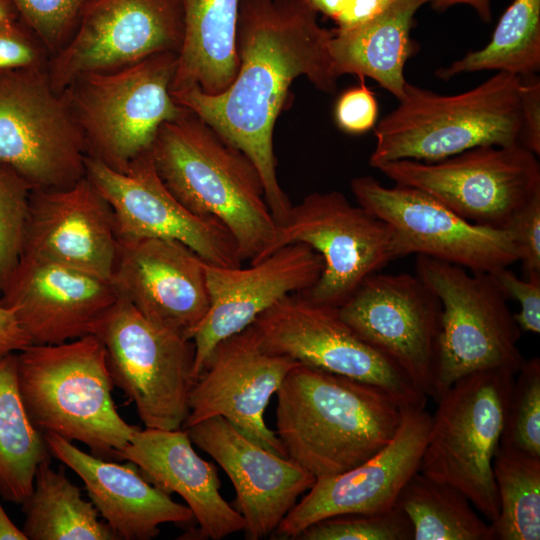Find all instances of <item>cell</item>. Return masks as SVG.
Wrapping results in <instances>:
<instances>
[{"mask_svg":"<svg viewBox=\"0 0 540 540\" xmlns=\"http://www.w3.org/2000/svg\"><path fill=\"white\" fill-rule=\"evenodd\" d=\"M307 0H239L238 72L222 94L191 88L171 92L228 142L245 153L261 176L277 226L292 204L278 181L273 150L276 121L293 81L304 76L318 90L337 91L329 50L332 30L322 27Z\"/></svg>","mask_w":540,"mask_h":540,"instance_id":"cell-1","label":"cell"},{"mask_svg":"<svg viewBox=\"0 0 540 540\" xmlns=\"http://www.w3.org/2000/svg\"><path fill=\"white\" fill-rule=\"evenodd\" d=\"M359 85L344 91L335 104L334 118L337 126L349 134H363L377 123L379 106L372 90L360 78Z\"/></svg>","mask_w":540,"mask_h":540,"instance_id":"cell-40","label":"cell"},{"mask_svg":"<svg viewBox=\"0 0 540 540\" xmlns=\"http://www.w3.org/2000/svg\"><path fill=\"white\" fill-rule=\"evenodd\" d=\"M298 540H413V528L405 512L395 505L379 513H353L319 520Z\"/></svg>","mask_w":540,"mask_h":540,"instance_id":"cell-35","label":"cell"},{"mask_svg":"<svg viewBox=\"0 0 540 540\" xmlns=\"http://www.w3.org/2000/svg\"><path fill=\"white\" fill-rule=\"evenodd\" d=\"M500 444L540 457V359H525L514 377Z\"/></svg>","mask_w":540,"mask_h":540,"instance_id":"cell-34","label":"cell"},{"mask_svg":"<svg viewBox=\"0 0 540 540\" xmlns=\"http://www.w3.org/2000/svg\"><path fill=\"white\" fill-rule=\"evenodd\" d=\"M183 32V0H88L72 36L49 59L51 85L61 93L81 74L178 53Z\"/></svg>","mask_w":540,"mask_h":540,"instance_id":"cell-16","label":"cell"},{"mask_svg":"<svg viewBox=\"0 0 540 540\" xmlns=\"http://www.w3.org/2000/svg\"><path fill=\"white\" fill-rule=\"evenodd\" d=\"M519 88L520 77L504 72L455 95L408 82L398 105L375 127L369 165L434 162L479 146L519 144Z\"/></svg>","mask_w":540,"mask_h":540,"instance_id":"cell-5","label":"cell"},{"mask_svg":"<svg viewBox=\"0 0 540 540\" xmlns=\"http://www.w3.org/2000/svg\"><path fill=\"white\" fill-rule=\"evenodd\" d=\"M110 281L145 318L187 339L209 309L205 261L176 240H118Z\"/></svg>","mask_w":540,"mask_h":540,"instance_id":"cell-20","label":"cell"},{"mask_svg":"<svg viewBox=\"0 0 540 540\" xmlns=\"http://www.w3.org/2000/svg\"><path fill=\"white\" fill-rule=\"evenodd\" d=\"M428 0H394L370 21L351 29H332L329 42L335 75L370 78L400 100L407 81L404 67L416 53L411 38L418 9Z\"/></svg>","mask_w":540,"mask_h":540,"instance_id":"cell-27","label":"cell"},{"mask_svg":"<svg viewBox=\"0 0 540 540\" xmlns=\"http://www.w3.org/2000/svg\"><path fill=\"white\" fill-rule=\"evenodd\" d=\"M512 234L524 277L540 275V193L511 219L506 227Z\"/></svg>","mask_w":540,"mask_h":540,"instance_id":"cell-39","label":"cell"},{"mask_svg":"<svg viewBox=\"0 0 540 540\" xmlns=\"http://www.w3.org/2000/svg\"><path fill=\"white\" fill-rule=\"evenodd\" d=\"M410 519L413 540H494L491 523L457 488L417 471L396 501Z\"/></svg>","mask_w":540,"mask_h":540,"instance_id":"cell-31","label":"cell"},{"mask_svg":"<svg viewBox=\"0 0 540 540\" xmlns=\"http://www.w3.org/2000/svg\"><path fill=\"white\" fill-rule=\"evenodd\" d=\"M83 137L47 68L0 72V166L32 189L70 186L86 175Z\"/></svg>","mask_w":540,"mask_h":540,"instance_id":"cell-11","label":"cell"},{"mask_svg":"<svg viewBox=\"0 0 540 540\" xmlns=\"http://www.w3.org/2000/svg\"><path fill=\"white\" fill-rule=\"evenodd\" d=\"M135 463L154 486L186 502L199 524V534L221 540L244 530V519L220 494L217 468L194 450L185 429H138L120 453Z\"/></svg>","mask_w":540,"mask_h":540,"instance_id":"cell-26","label":"cell"},{"mask_svg":"<svg viewBox=\"0 0 540 540\" xmlns=\"http://www.w3.org/2000/svg\"><path fill=\"white\" fill-rule=\"evenodd\" d=\"M177 53L153 54L109 71L79 75L61 92L83 137L87 157L124 173L149 153L160 126L190 110L170 87Z\"/></svg>","mask_w":540,"mask_h":540,"instance_id":"cell-6","label":"cell"},{"mask_svg":"<svg viewBox=\"0 0 540 540\" xmlns=\"http://www.w3.org/2000/svg\"><path fill=\"white\" fill-rule=\"evenodd\" d=\"M539 69L540 0H514L487 45L439 68L436 76L447 80L462 73L496 71L525 77Z\"/></svg>","mask_w":540,"mask_h":540,"instance_id":"cell-32","label":"cell"},{"mask_svg":"<svg viewBox=\"0 0 540 540\" xmlns=\"http://www.w3.org/2000/svg\"><path fill=\"white\" fill-rule=\"evenodd\" d=\"M43 436L50 455L81 478L90 501L119 540H150L162 524L194 520L187 505L151 484L132 461L120 464L88 454L53 433Z\"/></svg>","mask_w":540,"mask_h":540,"instance_id":"cell-25","label":"cell"},{"mask_svg":"<svg viewBox=\"0 0 540 540\" xmlns=\"http://www.w3.org/2000/svg\"><path fill=\"white\" fill-rule=\"evenodd\" d=\"M515 373L489 369L455 381L435 401L419 471L460 490L491 524L499 512L493 460Z\"/></svg>","mask_w":540,"mask_h":540,"instance_id":"cell-7","label":"cell"},{"mask_svg":"<svg viewBox=\"0 0 540 540\" xmlns=\"http://www.w3.org/2000/svg\"><path fill=\"white\" fill-rule=\"evenodd\" d=\"M507 297L518 302L514 319L521 331L540 333V275L519 278L509 268L493 273Z\"/></svg>","mask_w":540,"mask_h":540,"instance_id":"cell-41","label":"cell"},{"mask_svg":"<svg viewBox=\"0 0 540 540\" xmlns=\"http://www.w3.org/2000/svg\"><path fill=\"white\" fill-rule=\"evenodd\" d=\"M340 317L434 397L442 305L416 274L374 273L338 308Z\"/></svg>","mask_w":540,"mask_h":540,"instance_id":"cell-15","label":"cell"},{"mask_svg":"<svg viewBox=\"0 0 540 540\" xmlns=\"http://www.w3.org/2000/svg\"><path fill=\"white\" fill-rule=\"evenodd\" d=\"M322 270L321 256L302 243L281 247L246 268L205 262L210 305L192 337L195 377L220 341L250 326L283 297L311 288Z\"/></svg>","mask_w":540,"mask_h":540,"instance_id":"cell-21","label":"cell"},{"mask_svg":"<svg viewBox=\"0 0 540 540\" xmlns=\"http://www.w3.org/2000/svg\"><path fill=\"white\" fill-rule=\"evenodd\" d=\"M324 16L333 20L336 29L345 30L360 26L378 16L394 0H307Z\"/></svg>","mask_w":540,"mask_h":540,"instance_id":"cell-42","label":"cell"},{"mask_svg":"<svg viewBox=\"0 0 540 540\" xmlns=\"http://www.w3.org/2000/svg\"><path fill=\"white\" fill-rule=\"evenodd\" d=\"M105 349L114 386L132 401L146 428L179 430L195 382V347L119 298L93 332Z\"/></svg>","mask_w":540,"mask_h":540,"instance_id":"cell-9","label":"cell"},{"mask_svg":"<svg viewBox=\"0 0 540 540\" xmlns=\"http://www.w3.org/2000/svg\"><path fill=\"white\" fill-rule=\"evenodd\" d=\"M431 8L437 12H444L448 8L465 4L475 10L480 19L484 22H491V0H428Z\"/></svg>","mask_w":540,"mask_h":540,"instance_id":"cell-45","label":"cell"},{"mask_svg":"<svg viewBox=\"0 0 540 540\" xmlns=\"http://www.w3.org/2000/svg\"><path fill=\"white\" fill-rule=\"evenodd\" d=\"M416 275L442 305V327L433 399L458 379L483 370L517 373L525 358L521 329L495 276L416 255Z\"/></svg>","mask_w":540,"mask_h":540,"instance_id":"cell-8","label":"cell"},{"mask_svg":"<svg viewBox=\"0 0 540 540\" xmlns=\"http://www.w3.org/2000/svg\"><path fill=\"white\" fill-rule=\"evenodd\" d=\"M50 54L20 20L0 22V72L47 68Z\"/></svg>","mask_w":540,"mask_h":540,"instance_id":"cell-38","label":"cell"},{"mask_svg":"<svg viewBox=\"0 0 540 540\" xmlns=\"http://www.w3.org/2000/svg\"><path fill=\"white\" fill-rule=\"evenodd\" d=\"M493 477L499 504L494 540H539L540 457L500 444Z\"/></svg>","mask_w":540,"mask_h":540,"instance_id":"cell-33","label":"cell"},{"mask_svg":"<svg viewBox=\"0 0 540 540\" xmlns=\"http://www.w3.org/2000/svg\"><path fill=\"white\" fill-rule=\"evenodd\" d=\"M521 131L519 144L540 155V80L536 74L520 77Z\"/></svg>","mask_w":540,"mask_h":540,"instance_id":"cell-43","label":"cell"},{"mask_svg":"<svg viewBox=\"0 0 540 540\" xmlns=\"http://www.w3.org/2000/svg\"><path fill=\"white\" fill-rule=\"evenodd\" d=\"M28 540H119L91 501L66 476L64 466L39 464L31 494L21 503Z\"/></svg>","mask_w":540,"mask_h":540,"instance_id":"cell-29","label":"cell"},{"mask_svg":"<svg viewBox=\"0 0 540 540\" xmlns=\"http://www.w3.org/2000/svg\"><path fill=\"white\" fill-rule=\"evenodd\" d=\"M192 444L210 455L231 480L234 508L244 519L245 538L272 535L316 478L298 463L258 445L222 416L185 428Z\"/></svg>","mask_w":540,"mask_h":540,"instance_id":"cell-22","label":"cell"},{"mask_svg":"<svg viewBox=\"0 0 540 540\" xmlns=\"http://www.w3.org/2000/svg\"><path fill=\"white\" fill-rule=\"evenodd\" d=\"M276 394L275 433L287 457L316 479L345 472L386 446L404 408L376 386L299 362Z\"/></svg>","mask_w":540,"mask_h":540,"instance_id":"cell-2","label":"cell"},{"mask_svg":"<svg viewBox=\"0 0 540 540\" xmlns=\"http://www.w3.org/2000/svg\"><path fill=\"white\" fill-rule=\"evenodd\" d=\"M19 16L9 0H0V22L18 21Z\"/></svg>","mask_w":540,"mask_h":540,"instance_id":"cell-47","label":"cell"},{"mask_svg":"<svg viewBox=\"0 0 540 540\" xmlns=\"http://www.w3.org/2000/svg\"><path fill=\"white\" fill-rule=\"evenodd\" d=\"M149 153L168 190L192 213L220 221L243 261L268 256L277 223L245 153L192 111L163 123Z\"/></svg>","mask_w":540,"mask_h":540,"instance_id":"cell-3","label":"cell"},{"mask_svg":"<svg viewBox=\"0 0 540 540\" xmlns=\"http://www.w3.org/2000/svg\"><path fill=\"white\" fill-rule=\"evenodd\" d=\"M19 20L42 42L50 56L72 36L88 0H9Z\"/></svg>","mask_w":540,"mask_h":540,"instance_id":"cell-37","label":"cell"},{"mask_svg":"<svg viewBox=\"0 0 540 540\" xmlns=\"http://www.w3.org/2000/svg\"><path fill=\"white\" fill-rule=\"evenodd\" d=\"M350 188L357 204L391 227L398 258L423 255L491 274L518 262L509 230L472 223L422 190L372 176L352 179Z\"/></svg>","mask_w":540,"mask_h":540,"instance_id":"cell-14","label":"cell"},{"mask_svg":"<svg viewBox=\"0 0 540 540\" xmlns=\"http://www.w3.org/2000/svg\"><path fill=\"white\" fill-rule=\"evenodd\" d=\"M32 344H60L93 334L118 295L108 279L21 257L0 291Z\"/></svg>","mask_w":540,"mask_h":540,"instance_id":"cell-24","label":"cell"},{"mask_svg":"<svg viewBox=\"0 0 540 540\" xmlns=\"http://www.w3.org/2000/svg\"><path fill=\"white\" fill-rule=\"evenodd\" d=\"M32 190L19 175L0 166V291L22 253Z\"/></svg>","mask_w":540,"mask_h":540,"instance_id":"cell-36","label":"cell"},{"mask_svg":"<svg viewBox=\"0 0 540 540\" xmlns=\"http://www.w3.org/2000/svg\"><path fill=\"white\" fill-rule=\"evenodd\" d=\"M51 457L21 400L17 354H8L0 359V495L21 504L33 490L39 464Z\"/></svg>","mask_w":540,"mask_h":540,"instance_id":"cell-30","label":"cell"},{"mask_svg":"<svg viewBox=\"0 0 540 540\" xmlns=\"http://www.w3.org/2000/svg\"><path fill=\"white\" fill-rule=\"evenodd\" d=\"M117 244L112 208L86 175L67 187L31 191L20 258L110 280Z\"/></svg>","mask_w":540,"mask_h":540,"instance_id":"cell-23","label":"cell"},{"mask_svg":"<svg viewBox=\"0 0 540 540\" xmlns=\"http://www.w3.org/2000/svg\"><path fill=\"white\" fill-rule=\"evenodd\" d=\"M86 176L112 208L118 240L156 237L179 241L206 263L240 267L242 258L229 230L213 217L183 206L157 174L150 153L124 173L86 157Z\"/></svg>","mask_w":540,"mask_h":540,"instance_id":"cell-18","label":"cell"},{"mask_svg":"<svg viewBox=\"0 0 540 540\" xmlns=\"http://www.w3.org/2000/svg\"><path fill=\"white\" fill-rule=\"evenodd\" d=\"M425 408L404 407L399 428L386 446L345 472L316 479L273 534L295 539L328 517L393 508L404 485L419 471L431 424Z\"/></svg>","mask_w":540,"mask_h":540,"instance_id":"cell-19","label":"cell"},{"mask_svg":"<svg viewBox=\"0 0 540 540\" xmlns=\"http://www.w3.org/2000/svg\"><path fill=\"white\" fill-rule=\"evenodd\" d=\"M31 344L13 310L0 304V359Z\"/></svg>","mask_w":540,"mask_h":540,"instance_id":"cell-44","label":"cell"},{"mask_svg":"<svg viewBox=\"0 0 540 540\" xmlns=\"http://www.w3.org/2000/svg\"><path fill=\"white\" fill-rule=\"evenodd\" d=\"M17 385L40 432L81 442L97 457L121 461V451L140 429L117 411L105 349L93 334L19 351Z\"/></svg>","mask_w":540,"mask_h":540,"instance_id":"cell-4","label":"cell"},{"mask_svg":"<svg viewBox=\"0 0 540 540\" xmlns=\"http://www.w3.org/2000/svg\"><path fill=\"white\" fill-rule=\"evenodd\" d=\"M297 363L265 348L252 324L220 341L191 388L182 429L222 416L258 445L287 457L275 431L267 426L264 412Z\"/></svg>","mask_w":540,"mask_h":540,"instance_id":"cell-17","label":"cell"},{"mask_svg":"<svg viewBox=\"0 0 540 540\" xmlns=\"http://www.w3.org/2000/svg\"><path fill=\"white\" fill-rule=\"evenodd\" d=\"M239 0H183L184 32L170 92L224 93L238 72Z\"/></svg>","mask_w":540,"mask_h":540,"instance_id":"cell-28","label":"cell"},{"mask_svg":"<svg viewBox=\"0 0 540 540\" xmlns=\"http://www.w3.org/2000/svg\"><path fill=\"white\" fill-rule=\"evenodd\" d=\"M0 540H28L22 529H19L8 517L0 502Z\"/></svg>","mask_w":540,"mask_h":540,"instance_id":"cell-46","label":"cell"},{"mask_svg":"<svg viewBox=\"0 0 540 540\" xmlns=\"http://www.w3.org/2000/svg\"><path fill=\"white\" fill-rule=\"evenodd\" d=\"M302 243L323 260L316 283L301 294L309 301L339 308L370 275L398 258L391 227L340 191L313 192L292 205L277 226L269 254Z\"/></svg>","mask_w":540,"mask_h":540,"instance_id":"cell-10","label":"cell"},{"mask_svg":"<svg viewBox=\"0 0 540 540\" xmlns=\"http://www.w3.org/2000/svg\"><path fill=\"white\" fill-rule=\"evenodd\" d=\"M268 350L376 386L402 407H426L427 397L391 360L364 341L338 308L289 294L252 323Z\"/></svg>","mask_w":540,"mask_h":540,"instance_id":"cell-13","label":"cell"},{"mask_svg":"<svg viewBox=\"0 0 540 540\" xmlns=\"http://www.w3.org/2000/svg\"><path fill=\"white\" fill-rule=\"evenodd\" d=\"M375 169L472 223L499 229L540 193L538 156L520 144L479 146L434 162L400 159Z\"/></svg>","mask_w":540,"mask_h":540,"instance_id":"cell-12","label":"cell"}]
</instances>
